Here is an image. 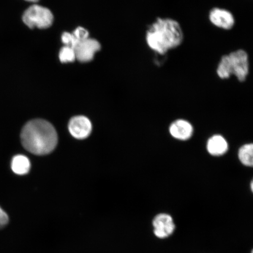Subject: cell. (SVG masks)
<instances>
[{
	"instance_id": "cell-1",
	"label": "cell",
	"mask_w": 253,
	"mask_h": 253,
	"mask_svg": "<svg viewBox=\"0 0 253 253\" xmlns=\"http://www.w3.org/2000/svg\"><path fill=\"white\" fill-rule=\"evenodd\" d=\"M184 34L181 25L174 19L158 18L148 27L145 41L148 47L159 55L181 45Z\"/></svg>"
},
{
	"instance_id": "cell-2",
	"label": "cell",
	"mask_w": 253,
	"mask_h": 253,
	"mask_svg": "<svg viewBox=\"0 0 253 253\" xmlns=\"http://www.w3.org/2000/svg\"><path fill=\"white\" fill-rule=\"evenodd\" d=\"M23 147L39 156L48 154L55 149L58 136L50 123L41 119L31 120L25 125L21 133Z\"/></svg>"
},
{
	"instance_id": "cell-3",
	"label": "cell",
	"mask_w": 253,
	"mask_h": 253,
	"mask_svg": "<svg viewBox=\"0 0 253 253\" xmlns=\"http://www.w3.org/2000/svg\"><path fill=\"white\" fill-rule=\"evenodd\" d=\"M216 72L217 77L222 80H226L234 76L239 82H245L250 72L248 52L240 49L221 56Z\"/></svg>"
},
{
	"instance_id": "cell-4",
	"label": "cell",
	"mask_w": 253,
	"mask_h": 253,
	"mask_svg": "<svg viewBox=\"0 0 253 253\" xmlns=\"http://www.w3.org/2000/svg\"><path fill=\"white\" fill-rule=\"evenodd\" d=\"M23 20L30 28L37 27L45 29L51 26L53 16L49 9L39 5H33L24 12Z\"/></svg>"
},
{
	"instance_id": "cell-5",
	"label": "cell",
	"mask_w": 253,
	"mask_h": 253,
	"mask_svg": "<svg viewBox=\"0 0 253 253\" xmlns=\"http://www.w3.org/2000/svg\"><path fill=\"white\" fill-rule=\"evenodd\" d=\"M101 48L100 44L97 41L88 39L78 41L73 47L75 52L76 59L79 62H90L94 58L95 53Z\"/></svg>"
},
{
	"instance_id": "cell-6",
	"label": "cell",
	"mask_w": 253,
	"mask_h": 253,
	"mask_svg": "<svg viewBox=\"0 0 253 253\" xmlns=\"http://www.w3.org/2000/svg\"><path fill=\"white\" fill-rule=\"evenodd\" d=\"M209 20L214 26L224 30H230L235 26V16L229 10L219 7L211 8L209 12Z\"/></svg>"
},
{
	"instance_id": "cell-7",
	"label": "cell",
	"mask_w": 253,
	"mask_h": 253,
	"mask_svg": "<svg viewBox=\"0 0 253 253\" xmlns=\"http://www.w3.org/2000/svg\"><path fill=\"white\" fill-rule=\"evenodd\" d=\"M153 232L157 238L164 239L171 236L175 230L173 218L167 213H160L153 220Z\"/></svg>"
},
{
	"instance_id": "cell-8",
	"label": "cell",
	"mask_w": 253,
	"mask_h": 253,
	"mask_svg": "<svg viewBox=\"0 0 253 253\" xmlns=\"http://www.w3.org/2000/svg\"><path fill=\"white\" fill-rule=\"evenodd\" d=\"M68 128L73 137L78 140H84L90 134L92 126L86 117L79 116L74 117L70 120Z\"/></svg>"
},
{
	"instance_id": "cell-9",
	"label": "cell",
	"mask_w": 253,
	"mask_h": 253,
	"mask_svg": "<svg viewBox=\"0 0 253 253\" xmlns=\"http://www.w3.org/2000/svg\"><path fill=\"white\" fill-rule=\"evenodd\" d=\"M193 126L191 123L184 120H178L170 126L169 132L173 138L177 140L185 141L192 137Z\"/></svg>"
},
{
	"instance_id": "cell-10",
	"label": "cell",
	"mask_w": 253,
	"mask_h": 253,
	"mask_svg": "<svg viewBox=\"0 0 253 253\" xmlns=\"http://www.w3.org/2000/svg\"><path fill=\"white\" fill-rule=\"evenodd\" d=\"M207 150L214 156H220L228 150V144L225 138L220 135H215L210 138L207 143Z\"/></svg>"
},
{
	"instance_id": "cell-11",
	"label": "cell",
	"mask_w": 253,
	"mask_h": 253,
	"mask_svg": "<svg viewBox=\"0 0 253 253\" xmlns=\"http://www.w3.org/2000/svg\"><path fill=\"white\" fill-rule=\"evenodd\" d=\"M30 161L26 156L17 155L12 158L11 169L17 175H25L30 171Z\"/></svg>"
},
{
	"instance_id": "cell-12",
	"label": "cell",
	"mask_w": 253,
	"mask_h": 253,
	"mask_svg": "<svg viewBox=\"0 0 253 253\" xmlns=\"http://www.w3.org/2000/svg\"><path fill=\"white\" fill-rule=\"evenodd\" d=\"M239 158L243 165L252 167L253 164V145L248 144L243 145L239 151Z\"/></svg>"
},
{
	"instance_id": "cell-13",
	"label": "cell",
	"mask_w": 253,
	"mask_h": 253,
	"mask_svg": "<svg viewBox=\"0 0 253 253\" xmlns=\"http://www.w3.org/2000/svg\"><path fill=\"white\" fill-rule=\"evenodd\" d=\"M59 58L62 63L73 62L76 59L75 52L70 46H65L59 52Z\"/></svg>"
},
{
	"instance_id": "cell-14",
	"label": "cell",
	"mask_w": 253,
	"mask_h": 253,
	"mask_svg": "<svg viewBox=\"0 0 253 253\" xmlns=\"http://www.w3.org/2000/svg\"><path fill=\"white\" fill-rule=\"evenodd\" d=\"M73 36L77 41H83L89 38V33L84 28L78 27L74 33H72Z\"/></svg>"
},
{
	"instance_id": "cell-15",
	"label": "cell",
	"mask_w": 253,
	"mask_h": 253,
	"mask_svg": "<svg viewBox=\"0 0 253 253\" xmlns=\"http://www.w3.org/2000/svg\"><path fill=\"white\" fill-rule=\"evenodd\" d=\"M62 42L65 44L66 46H70L71 47L74 45L75 40L72 34L69 33H64L62 36Z\"/></svg>"
},
{
	"instance_id": "cell-16",
	"label": "cell",
	"mask_w": 253,
	"mask_h": 253,
	"mask_svg": "<svg viewBox=\"0 0 253 253\" xmlns=\"http://www.w3.org/2000/svg\"><path fill=\"white\" fill-rule=\"evenodd\" d=\"M8 222V215L1 207H0V229L4 228Z\"/></svg>"
},
{
	"instance_id": "cell-17",
	"label": "cell",
	"mask_w": 253,
	"mask_h": 253,
	"mask_svg": "<svg viewBox=\"0 0 253 253\" xmlns=\"http://www.w3.org/2000/svg\"><path fill=\"white\" fill-rule=\"evenodd\" d=\"M25 1L32 2H36L39 1V0H25Z\"/></svg>"
}]
</instances>
